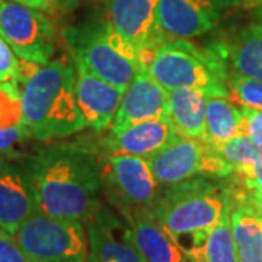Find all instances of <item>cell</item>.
Instances as JSON below:
<instances>
[{
    "label": "cell",
    "instance_id": "cell-1",
    "mask_svg": "<svg viewBox=\"0 0 262 262\" xmlns=\"http://www.w3.org/2000/svg\"><path fill=\"white\" fill-rule=\"evenodd\" d=\"M25 165L41 213L86 225L102 206V168L92 150L53 144L38 150Z\"/></svg>",
    "mask_w": 262,
    "mask_h": 262
},
{
    "label": "cell",
    "instance_id": "cell-2",
    "mask_svg": "<svg viewBox=\"0 0 262 262\" xmlns=\"http://www.w3.org/2000/svg\"><path fill=\"white\" fill-rule=\"evenodd\" d=\"M19 91L29 137L51 141L86 128L76 99L75 64L64 58L39 66Z\"/></svg>",
    "mask_w": 262,
    "mask_h": 262
},
{
    "label": "cell",
    "instance_id": "cell-3",
    "mask_svg": "<svg viewBox=\"0 0 262 262\" xmlns=\"http://www.w3.org/2000/svg\"><path fill=\"white\" fill-rule=\"evenodd\" d=\"M151 211L185 249L192 241L208 233L230 211L226 179L195 177L163 187Z\"/></svg>",
    "mask_w": 262,
    "mask_h": 262
},
{
    "label": "cell",
    "instance_id": "cell-4",
    "mask_svg": "<svg viewBox=\"0 0 262 262\" xmlns=\"http://www.w3.org/2000/svg\"><path fill=\"white\" fill-rule=\"evenodd\" d=\"M73 60L96 77L125 91L143 64L141 51L118 34L110 20H88L63 32Z\"/></svg>",
    "mask_w": 262,
    "mask_h": 262
},
{
    "label": "cell",
    "instance_id": "cell-5",
    "mask_svg": "<svg viewBox=\"0 0 262 262\" xmlns=\"http://www.w3.org/2000/svg\"><path fill=\"white\" fill-rule=\"evenodd\" d=\"M151 77L165 89H195L207 96H229L227 64L219 50L196 47L188 39L162 44L147 64Z\"/></svg>",
    "mask_w": 262,
    "mask_h": 262
},
{
    "label": "cell",
    "instance_id": "cell-6",
    "mask_svg": "<svg viewBox=\"0 0 262 262\" xmlns=\"http://www.w3.org/2000/svg\"><path fill=\"white\" fill-rule=\"evenodd\" d=\"M15 241L29 262H86L89 253L82 222L58 219L38 211L15 233Z\"/></svg>",
    "mask_w": 262,
    "mask_h": 262
},
{
    "label": "cell",
    "instance_id": "cell-7",
    "mask_svg": "<svg viewBox=\"0 0 262 262\" xmlns=\"http://www.w3.org/2000/svg\"><path fill=\"white\" fill-rule=\"evenodd\" d=\"M149 162L162 187L195 177L227 178L233 173V168L211 143L181 136L155 153Z\"/></svg>",
    "mask_w": 262,
    "mask_h": 262
},
{
    "label": "cell",
    "instance_id": "cell-8",
    "mask_svg": "<svg viewBox=\"0 0 262 262\" xmlns=\"http://www.w3.org/2000/svg\"><path fill=\"white\" fill-rule=\"evenodd\" d=\"M0 37L29 63L47 64L56 50V28L41 10L0 0Z\"/></svg>",
    "mask_w": 262,
    "mask_h": 262
},
{
    "label": "cell",
    "instance_id": "cell-9",
    "mask_svg": "<svg viewBox=\"0 0 262 262\" xmlns=\"http://www.w3.org/2000/svg\"><path fill=\"white\" fill-rule=\"evenodd\" d=\"M103 185L122 217L136 210H151L160 192L149 159L128 155L106 156L101 163Z\"/></svg>",
    "mask_w": 262,
    "mask_h": 262
},
{
    "label": "cell",
    "instance_id": "cell-10",
    "mask_svg": "<svg viewBox=\"0 0 262 262\" xmlns=\"http://www.w3.org/2000/svg\"><path fill=\"white\" fill-rule=\"evenodd\" d=\"M114 29L141 53L156 51L168 39L160 27L159 0H105Z\"/></svg>",
    "mask_w": 262,
    "mask_h": 262
},
{
    "label": "cell",
    "instance_id": "cell-11",
    "mask_svg": "<svg viewBox=\"0 0 262 262\" xmlns=\"http://www.w3.org/2000/svg\"><path fill=\"white\" fill-rule=\"evenodd\" d=\"M18 158H0V229L12 236L39 211L34 184Z\"/></svg>",
    "mask_w": 262,
    "mask_h": 262
},
{
    "label": "cell",
    "instance_id": "cell-12",
    "mask_svg": "<svg viewBox=\"0 0 262 262\" xmlns=\"http://www.w3.org/2000/svg\"><path fill=\"white\" fill-rule=\"evenodd\" d=\"M227 0H159V20L166 39L201 37L217 25Z\"/></svg>",
    "mask_w": 262,
    "mask_h": 262
},
{
    "label": "cell",
    "instance_id": "cell-13",
    "mask_svg": "<svg viewBox=\"0 0 262 262\" xmlns=\"http://www.w3.org/2000/svg\"><path fill=\"white\" fill-rule=\"evenodd\" d=\"M84 227L89 245L86 262H144L127 225L108 207H99Z\"/></svg>",
    "mask_w": 262,
    "mask_h": 262
},
{
    "label": "cell",
    "instance_id": "cell-14",
    "mask_svg": "<svg viewBox=\"0 0 262 262\" xmlns=\"http://www.w3.org/2000/svg\"><path fill=\"white\" fill-rule=\"evenodd\" d=\"M76 70V99L84 124L95 133L111 128L124 91L92 75L82 63L73 60Z\"/></svg>",
    "mask_w": 262,
    "mask_h": 262
},
{
    "label": "cell",
    "instance_id": "cell-15",
    "mask_svg": "<svg viewBox=\"0 0 262 262\" xmlns=\"http://www.w3.org/2000/svg\"><path fill=\"white\" fill-rule=\"evenodd\" d=\"M162 117H169L168 89L151 77L147 67H141L130 86L124 91L111 131Z\"/></svg>",
    "mask_w": 262,
    "mask_h": 262
},
{
    "label": "cell",
    "instance_id": "cell-16",
    "mask_svg": "<svg viewBox=\"0 0 262 262\" xmlns=\"http://www.w3.org/2000/svg\"><path fill=\"white\" fill-rule=\"evenodd\" d=\"M178 133L169 117L136 122L118 131H110L103 141L106 156L128 155L150 159L168 143L177 139Z\"/></svg>",
    "mask_w": 262,
    "mask_h": 262
},
{
    "label": "cell",
    "instance_id": "cell-17",
    "mask_svg": "<svg viewBox=\"0 0 262 262\" xmlns=\"http://www.w3.org/2000/svg\"><path fill=\"white\" fill-rule=\"evenodd\" d=\"M131 242L144 262H191L187 252L151 210H136L124 217Z\"/></svg>",
    "mask_w": 262,
    "mask_h": 262
},
{
    "label": "cell",
    "instance_id": "cell-18",
    "mask_svg": "<svg viewBox=\"0 0 262 262\" xmlns=\"http://www.w3.org/2000/svg\"><path fill=\"white\" fill-rule=\"evenodd\" d=\"M207 95L179 88L168 91V115L181 137L206 140Z\"/></svg>",
    "mask_w": 262,
    "mask_h": 262
},
{
    "label": "cell",
    "instance_id": "cell-19",
    "mask_svg": "<svg viewBox=\"0 0 262 262\" xmlns=\"http://www.w3.org/2000/svg\"><path fill=\"white\" fill-rule=\"evenodd\" d=\"M217 50L233 73L262 80V22L244 27Z\"/></svg>",
    "mask_w": 262,
    "mask_h": 262
},
{
    "label": "cell",
    "instance_id": "cell-20",
    "mask_svg": "<svg viewBox=\"0 0 262 262\" xmlns=\"http://www.w3.org/2000/svg\"><path fill=\"white\" fill-rule=\"evenodd\" d=\"M230 227L239 262H262V213L248 203L230 206Z\"/></svg>",
    "mask_w": 262,
    "mask_h": 262
},
{
    "label": "cell",
    "instance_id": "cell-21",
    "mask_svg": "<svg viewBox=\"0 0 262 262\" xmlns=\"http://www.w3.org/2000/svg\"><path fill=\"white\" fill-rule=\"evenodd\" d=\"M184 251L191 262H239L230 227V211L208 233L187 245Z\"/></svg>",
    "mask_w": 262,
    "mask_h": 262
},
{
    "label": "cell",
    "instance_id": "cell-22",
    "mask_svg": "<svg viewBox=\"0 0 262 262\" xmlns=\"http://www.w3.org/2000/svg\"><path fill=\"white\" fill-rule=\"evenodd\" d=\"M242 136V108L230 96H207L206 140L213 146Z\"/></svg>",
    "mask_w": 262,
    "mask_h": 262
},
{
    "label": "cell",
    "instance_id": "cell-23",
    "mask_svg": "<svg viewBox=\"0 0 262 262\" xmlns=\"http://www.w3.org/2000/svg\"><path fill=\"white\" fill-rule=\"evenodd\" d=\"M225 179L230 194V206L248 203L262 211V159L249 168L234 170Z\"/></svg>",
    "mask_w": 262,
    "mask_h": 262
},
{
    "label": "cell",
    "instance_id": "cell-24",
    "mask_svg": "<svg viewBox=\"0 0 262 262\" xmlns=\"http://www.w3.org/2000/svg\"><path fill=\"white\" fill-rule=\"evenodd\" d=\"M215 149L233 168V172L249 168L262 159V146L255 143L248 136H237L232 140L217 146Z\"/></svg>",
    "mask_w": 262,
    "mask_h": 262
},
{
    "label": "cell",
    "instance_id": "cell-25",
    "mask_svg": "<svg viewBox=\"0 0 262 262\" xmlns=\"http://www.w3.org/2000/svg\"><path fill=\"white\" fill-rule=\"evenodd\" d=\"M229 96L237 106L262 111V80L237 73H229Z\"/></svg>",
    "mask_w": 262,
    "mask_h": 262
},
{
    "label": "cell",
    "instance_id": "cell-26",
    "mask_svg": "<svg viewBox=\"0 0 262 262\" xmlns=\"http://www.w3.org/2000/svg\"><path fill=\"white\" fill-rule=\"evenodd\" d=\"M19 57L9 44L0 37V83L18 84Z\"/></svg>",
    "mask_w": 262,
    "mask_h": 262
},
{
    "label": "cell",
    "instance_id": "cell-27",
    "mask_svg": "<svg viewBox=\"0 0 262 262\" xmlns=\"http://www.w3.org/2000/svg\"><path fill=\"white\" fill-rule=\"evenodd\" d=\"M29 137L27 127H19L12 130H0V158H15L19 153L16 146Z\"/></svg>",
    "mask_w": 262,
    "mask_h": 262
},
{
    "label": "cell",
    "instance_id": "cell-28",
    "mask_svg": "<svg viewBox=\"0 0 262 262\" xmlns=\"http://www.w3.org/2000/svg\"><path fill=\"white\" fill-rule=\"evenodd\" d=\"M242 136L262 146V111L242 108Z\"/></svg>",
    "mask_w": 262,
    "mask_h": 262
},
{
    "label": "cell",
    "instance_id": "cell-29",
    "mask_svg": "<svg viewBox=\"0 0 262 262\" xmlns=\"http://www.w3.org/2000/svg\"><path fill=\"white\" fill-rule=\"evenodd\" d=\"M0 262H29L15 237L0 229Z\"/></svg>",
    "mask_w": 262,
    "mask_h": 262
},
{
    "label": "cell",
    "instance_id": "cell-30",
    "mask_svg": "<svg viewBox=\"0 0 262 262\" xmlns=\"http://www.w3.org/2000/svg\"><path fill=\"white\" fill-rule=\"evenodd\" d=\"M18 3L27 5L29 8L41 10V12H48L51 9V6L54 5V0H15Z\"/></svg>",
    "mask_w": 262,
    "mask_h": 262
},
{
    "label": "cell",
    "instance_id": "cell-31",
    "mask_svg": "<svg viewBox=\"0 0 262 262\" xmlns=\"http://www.w3.org/2000/svg\"><path fill=\"white\" fill-rule=\"evenodd\" d=\"M232 6L244 3V5H262V0H227Z\"/></svg>",
    "mask_w": 262,
    "mask_h": 262
},
{
    "label": "cell",
    "instance_id": "cell-32",
    "mask_svg": "<svg viewBox=\"0 0 262 262\" xmlns=\"http://www.w3.org/2000/svg\"><path fill=\"white\" fill-rule=\"evenodd\" d=\"M82 0H63V5H64L66 8H73L76 6L77 3H80Z\"/></svg>",
    "mask_w": 262,
    "mask_h": 262
},
{
    "label": "cell",
    "instance_id": "cell-33",
    "mask_svg": "<svg viewBox=\"0 0 262 262\" xmlns=\"http://www.w3.org/2000/svg\"><path fill=\"white\" fill-rule=\"evenodd\" d=\"M256 16H258V18H259V20L262 22V5L259 6V8H258V10H256Z\"/></svg>",
    "mask_w": 262,
    "mask_h": 262
},
{
    "label": "cell",
    "instance_id": "cell-34",
    "mask_svg": "<svg viewBox=\"0 0 262 262\" xmlns=\"http://www.w3.org/2000/svg\"><path fill=\"white\" fill-rule=\"evenodd\" d=\"M56 2H63V0H54V3H56Z\"/></svg>",
    "mask_w": 262,
    "mask_h": 262
},
{
    "label": "cell",
    "instance_id": "cell-35",
    "mask_svg": "<svg viewBox=\"0 0 262 262\" xmlns=\"http://www.w3.org/2000/svg\"><path fill=\"white\" fill-rule=\"evenodd\" d=\"M2 84H3V83H0V88H2Z\"/></svg>",
    "mask_w": 262,
    "mask_h": 262
},
{
    "label": "cell",
    "instance_id": "cell-36",
    "mask_svg": "<svg viewBox=\"0 0 262 262\" xmlns=\"http://www.w3.org/2000/svg\"><path fill=\"white\" fill-rule=\"evenodd\" d=\"M261 213H262V211H261Z\"/></svg>",
    "mask_w": 262,
    "mask_h": 262
}]
</instances>
